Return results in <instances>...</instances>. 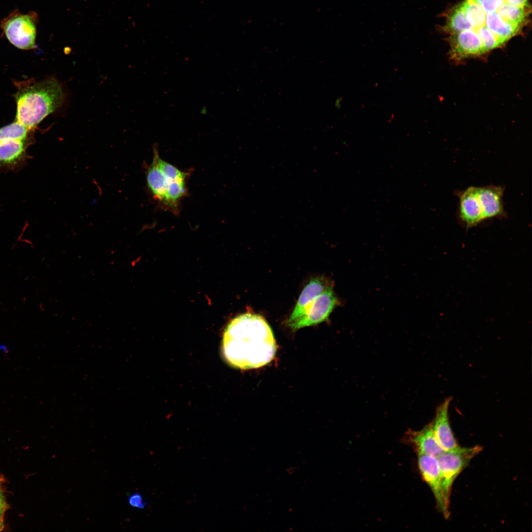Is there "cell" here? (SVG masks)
<instances>
[{
    "mask_svg": "<svg viewBox=\"0 0 532 532\" xmlns=\"http://www.w3.org/2000/svg\"><path fill=\"white\" fill-rule=\"evenodd\" d=\"M225 359L241 369L262 367L273 359L276 350L272 330L264 318L246 313L233 319L225 329L222 341Z\"/></svg>",
    "mask_w": 532,
    "mask_h": 532,
    "instance_id": "6da1fadb",
    "label": "cell"
},
{
    "mask_svg": "<svg viewBox=\"0 0 532 532\" xmlns=\"http://www.w3.org/2000/svg\"><path fill=\"white\" fill-rule=\"evenodd\" d=\"M15 120L31 130L62 104L64 94L54 78L16 83Z\"/></svg>",
    "mask_w": 532,
    "mask_h": 532,
    "instance_id": "7a4b0ae2",
    "label": "cell"
},
{
    "mask_svg": "<svg viewBox=\"0 0 532 532\" xmlns=\"http://www.w3.org/2000/svg\"><path fill=\"white\" fill-rule=\"evenodd\" d=\"M482 450V447L479 445L471 447L459 446L454 449L445 451L437 458L444 498L449 506L450 495L455 480Z\"/></svg>",
    "mask_w": 532,
    "mask_h": 532,
    "instance_id": "3957f363",
    "label": "cell"
},
{
    "mask_svg": "<svg viewBox=\"0 0 532 532\" xmlns=\"http://www.w3.org/2000/svg\"><path fill=\"white\" fill-rule=\"evenodd\" d=\"M1 27L7 39L16 47L22 50L35 47L36 26L31 14H12L3 21Z\"/></svg>",
    "mask_w": 532,
    "mask_h": 532,
    "instance_id": "277c9868",
    "label": "cell"
},
{
    "mask_svg": "<svg viewBox=\"0 0 532 532\" xmlns=\"http://www.w3.org/2000/svg\"><path fill=\"white\" fill-rule=\"evenodd\" d=\"M340 303L332 286L317 297L303 314L288 325L293 330L296 331L320 323L328 318Z\"/></svg>",
    "mask_w": 532,
    "mask_h": 532,
    "instance_id": "5b68a950",
    "label": "cell"
},
{
    "mask_svg": "<svg viewBox=\"0 0 532 532\" xmlns=\"http://www.w3.org/2000/svg\"><path fill=\"white\" fill-rule=\"evenodd\" d=\"M418 455V465L422 477L431 489L438 509L447 519L450 516V506L444 498L437 458L426 454Z\"/></svg>",
    "mask_w": 532,
    "mask_h": 532,
    "instance_id": "8992f818",
    "label": "cell"
},
{
    "mask_svg": "<svg viewBox=\"0 0 532 532\" xmlns=\"http://www.w3.org/2000/svg\"><path fill=\"white\" fill-rule=\"evenodd\" d=\"M457 195L459 199L458 217L466 229L476 226L485 220L476 187L470 186L458 191Z\"/></svg>",
    "mask_w": 532,
    "mask_h": 532,
    "instance_id": "52a82bcc",
    "label": "cell"
},
{
    "mask_svg": "<svg viewBox=\"0 0 532 532\" xmlns=\"http://www.w3.org/2000/svg\"><path fill=\"white\" fill-rule=\"evenodd\" d=\"M504 191V188L502 186L476 187L477 194L485 220L506 217L503 200Z\"/></svg>",
    "mask_w": 532,
    "mask_h": 532,
    "instance_id": "ba28073f",
    "label": "cell"
},
{
    "mask_svg": "<svg viewBox=\"0 0 532 532\" xmlns=\"http://www.w3.org/2000/svg\"><path fill=\"white\" fill-rule=\"evenodd\" d=\"M451 400V398H447L439 405L432 422L436 438L444 451L451 450L459 446L449 422L448 409Z\"/></svg>",
    "mask_w": 532,
    "mask_h": 532,
    "instance_id": "9c48e42d",
    "label": "cell"
},
{
    "mask_svg": "<svg viewBox=\"0 0 532 532\" xmlns=\"http://www.w3.org/2000/svg\"><path fill=\"white\" fill-rule=\"evenodd\" d=\"M332 285L323 277H317L310 280L302 291L296 306L287 320L289 324L303 314L312 301Z\"/></svg>",
    "mask_w": 532,
    "mask_h": 532,
    "instance_id": "30bf717a",
    "label": "cell"
},
{
    "mask_svg": "<svg viewBox=\"0 0 532 532\" xmlns=\"http://www.w3.org/2000/svg\"><path fill=\"white\" fill-rule=\"evenodd\" d=\"M30 142L13 139L0 141V166L13 167L23 162Z\"/></svg>",
    "mask_w": 532,
    "mask_h": 532,
    "instance_id": "8fae6325",
    "label": "cell"
},
{
    "mask_svg": "<svg viewBox=\"0 0 532 532\" xmlns=\"http://www.w3.org/2000/svg\"><path fill=\"white\" fill-rule=\"evenodd\" d=\"M411 437V441L416 448L418 453L437 458L445 451L436 438L432 423L422 430L413 432Z\"/></svg>",
    "mask_w": 532,
    "mask_h": 532,
    "instance_id": "7c38bea8",
    "label": "cell"
},
{
    "mask_svg": "<svg viewBox=\"0 0 532 532\" xmlns=\"http://www.w3.org/2000/svg\"><path fill=\"white\" fill-rule=\"evenodd\" d=\"M146 181L154 197L168 208L166 180L158 164L155 154L146 172Z\"/></svg>",
    "mask_w": 532,
    "mask_h": 532,
    "instance_id": "4fadbf2b",
    "label": "cell"
},
{
    "mask_svg": "<svg viewBox=\"0 0 532 532\" xmlns=\"http://www.w3.org/2000/svg\"><path fill=\"white\" fill-rule=\"evenodd\" d=\"M32 131L15 120L0 128V141L8 139L30 140Z\"/></svg>",
    "mask_w": 532,
    "mask_h": 532,
    "instance_id": "5bb4252c",
    "label": "cell"
},
{
    "mask_svg": "<svg viewBox=\"0 0 532 532\" xmlns=\"http://www.w3.org/2000/svg\"><path fill=\"white\" fill-rule=\"evenodd\" d=\"M158 164L165 176L166 179L171 182L185 184L187 173L183 172L177 167L162 159L157 151L154 152Z\"/></svg>",
    "mask_w": 532,
    "mask_h": 532,
    "instance_id": "9a60e30c",
    "label": "cell"
},
{
    "mask_svg": "<svg viewBox=\"0 0 532 532\" xmlns=\"http://www.w3.org/2000/svg\"><path fill=\"white\" fill-rule=\"evenodd\" d=\"M128 503L132 507L143 509L147 504L144 501L142 495L139 493H134L131 495L128 498Z\"/></svg>",
    "mask_w": 532,
    "mask_h": 532,
    "instance_id": "2e32d148",
    "label": "cell"
},
{
    "mask_svg": "<svg viewBox=\"0 0 532 532\" xmlns=\"http://www.w3.org/2000/svg\"><path fill=\"white\" fill-rule=\"evenodd\" d=\"M5 508L6 503L4 499V497L2 495V493L0 491V517L3 516Z\"/></svg>",
    "mask_w": 532,
    "mask_h": 532,
    "instance_id": "e0dca14e",
    "label": "cell"
},
{
    "mask_svg": "<svg viewBox=\"0 0 532 532\" xmlns=\"http://www.w3.org/2000/svg\"><path fill=\"white\" fill-rule=\"evenodd\" d=\"M3 528V516L0 517V531Z\"/></svg>",
    "mask_w": 532,
    "mask_h": 532,
    "instance_id": "ac0fdd59",
    "label": "cell"
}]
</instances>
